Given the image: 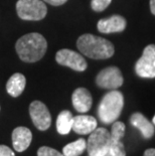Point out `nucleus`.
Returning a JSON list of instances; mask_svg holds the SVG:
<instances>
[{
    "instance_id": "obj_10",
    "label": "nucleus",
    "mask_w": 155,
    "mask_h": 156,
    "mask_svg": "<svg viewBox=\"0 0 155 156\" xmlns=\"http://www.w3.org/2000/svg\"><path fill=\"white\" fill-rule=\"evenodd\" d=\"M97 28L102 34L122 32L126 28V20L120 15H112L109 18H104L99 20Z\"/></svg>"
},
{
    "instance_id": "obj_13",
    "label": "nucleus",
    "mask_w": 155,
    "mask_h": 156,
    "mask_svg": "<svg viewBox=\"0 0 155 156\" xmlns=\"http://www.w3.org/2000/svg\"><path fill=\"white\" fill-rule=\"evenodd\" d=\"M97 128V120L93 116L89 115H78L72 118V130L77 134L88 135L92 133Z\"/></svg>"
},
{
    "instance_id": "obj_1",
    "label": "nucleus",
    "mask_w": 155,
    "mask_h": 156,
    "mask_svg": "<svg viewBox=\"0 0 155 156\" xmlns=\"http://www.w3.org/2000/svg\"><path fill=\"white\" fill-rule=\"evenodd\" d=\"M16 52L21 61L25 62H35L41 59L47 52L48 41L44 35L37 32L27 34L16 41Z\"/></svg>"
},
{
    "instance_id": "obj_4",
    "label": "nucleus",
    "mask_w": 155,
    "mask_h": 156,
    "mask_svg": "<svg viewBox=\"0 0 155 156\" xmlns=\"http://www.w3.org/2000/svg\"><path fill=\"white\" fill-rule=\"evenodd\" d=\"M16 11L23 20L37 21L45 17L48 8L41 0H18L16 3Z\"/></svg>"
},
{
    "instance_id": "obj_24",
    "label": "nucleus",
    "mask_w": 155,
    "mask_h": 156,
    "mask_svg": "<svg viewBox=\"0 0 155 156\" xmlns=\"http://www.w3.org/2000/svg\"><path fill=\"white\" fill-rule=\"evenodd\" d=\"M144 156H155V149L149 148V149H147V150H145Z\"/></svg>"
},
{
    "instance_id": "obj_18",
    "label": "nucleus",
    "mask_w": 155,
    "mask_h": 156,
    "mask_svg": "<svg viewBox=\"0 0 155 156\" xmlns=\"http://www.w3.org/2000/svg\"><path fill=\"white\" fill-rule=\"evenodd\" d=\"M109 153L112 156H126L124 144L122 143L121 140L111 139L110 146H109Z\"/></svg>"
},
{
    "instance_id": "obj_9",
    "label": "nucleus",
    "mask_w": 155,
    "mask_h": 156,
    "mask_svg": "<svg viewBox=\"0 0 155 156\" xmlns=\"http://www.w3.org/2000/svg\"><path fill=\"white\" fill-rule=\"evenodd\" d=\"M55 61L61 66L69 67L77 72H84L88 67L87 62L83 55L68 48L58 51L55 55Z\"/></svg>"
},
{
    "instance_id": "obj_2",
    "label": "nucleus",
    "mask_w": 155,
    "mask_h": 156,
    "mask_svg": "<svg viewBox=\"0 0 155 156\" xmlns=\"http://www.w3.org/2000/svg\"><path fill=\"white\" fill-rule=\"evenodd\" d=\"M78 49L93 59H106L114 55V45L110 41L93 34H83L77 41Z\"/></svg>"
},
{
    "instance_id": "obj_7",
    "label": "nucleus",
    "mask_w": 155,
    "mask_h": 156,
    "mask_svg": "<svg viewBox=\"0 0 155 156\" xmlns=\"http://www.w3.org/2000/svg\"><path fill=\"white\" fill-rule=\"evenodd\" d=\"M124 83L122 73L117 67H108L102 69L96 78L98 87L107 90H116Z\"/></svg>"
},
{
    "instance_id": "obj_16",
    "label": "nucleus",
    "mask_w": 155,
    "mask_h": 156,
    "mask_svg": "<svg viewBox=\"0 0 155 156\" xmlns=\"http://www.w3.org/2000/svg\"><path fill=\"white\" fill-rule=\"evenodd\" d=\"M72 115L69 110L62 111L57 118V130L61 135H67L71 132L72 126Z\"/></svg>"
},
{
    "instance_id": "obj_20",
    "label": "nucleus",
    "mask_w": 155,
    "mask_h": 156,
    "mask_svg": "<svg viewBox=\"0 0 155 156\" xmlns=\"http://www.w3.org/2000/svg\"><path fill=\"white\" fill-rule=\"evenodd\" d=\"M111 2H112V0H92L91 6L94 11L101 12L105 10V9L110 5Z\"/></svg>"
},
{
    "instance_id": "obj_5",
    "label": "nucleus",
    "mask_w": 155,
    "mask_h": 156,
    "mask_svg": "<svg viewBox=\"0 0 155 156\" xmlns=\"http://www.w3.org/2000/svg\"><path fill=\"white\" fill-rule=\"evenodd\" d=\"M111 134L105 128H96L90 133L87 141V150L90 156H103L109 152Z\"/></svg>"
},
{
    "instance_id": "obj_3",
    "label": "nucleus",
    "mask_w": 155,
    "mask_h": 156,
    "mask_svg": "<svg viewBox=\"0 0 155 156\" xmlns=\"http://www.w3.org/2000/svg\"><path fill=\"white\" fill-rule=\"evenodd\" d=\"M124 107V97L121 92L112 90L102 98L98 107L99 119L104 124H112L120 117Z\"/></svg>"
},
{
    "instance_id": "obj_6",
    "label": "nucleus",
    "mask_w": 155,
    "mask_h": 156,
    "mask_svg": "<svg viewBox=\"0 0 155 156\" xmlns=\"http://www.w3.org/2000/svg\"><path fill=\"white\" fill-rule=\"evenodd\" d=\"M135 72L140 78H155V44H149L144 48L142 55L135 65Z\"/></svg>"
},
{
    "instance_id": "obj_11",
    "label": "nucleus",
    "mask_w": 155,
    "mask_h": 156,
    "mask_svg": "<svg viewBox=\"0 0 155 156\" xmlns=\"http://www.w3.org/2000/svg\"><path fill=\"white\" fill-rule=\"evenodd\" d=\"M72 102L76 111L83 114V113L90 111L92 104H93V99H92L91 93L87 89L78 88L72 93Z\"/></svg>"
},
{
    "instance_id": "obj_26",
    "label": "nucleus",
    "mask_w": 155,
    "mask_h": 156,
    "mask_svg": "<svg viewBox=\"0 0 155 156\" xmlns=\"http://www.w3.org/2000/svg\"><path fill=\"white\" fill-rule=\"evenodd\" d=\"M89 156H90V155H89ZM103 156H112V155H111V154H110V153H109V152H108L107 154H105V155H103Z\"/></svg>"
},
{
    "instance_id": "obj_21",
    "label": "nucleus",
    "mask_w": 155,
    "mask_h": 156,
    "mask_svg": "<svg viewBox=\"0 0 155 156\" xmlns=\"http://www.w3.org/2000/svg\"><path fill=\"white\" fill-rule=\"evenodd\" d=\"M37 156H64V154L48 146H42L37 150Z\"/></svg>"
},
{
    "instance_id": "obj_8",
    "label": "nucleus",
    "mask_w": 155,
    "mask_h": 156,
    "mask_svg": "<svg viewBox=\"0 0 155 156\" xmlns=\"http://www.w3.org/2000/svg\"><path fill=\"white\" fill-rule=\"evenodd\" d=\"M29 115L38 130L45 131L51 125V116L48 107L41 101H33L29 105Z\"/></svg>"
},
{
    "instance_id": "obj_23",
    "label": "nucleus",
    "mask_w": 155,
    "mask_h": 156,
    "mask_svg": "<svg viewBox=\"0 0 155 156\" xmlns=\"http://www.w3.org/2000/svg\"><path fill=\"white\" fill-rule=\"evenodd\" d=\"M44 2L49 3V4H51V5H54V6H60V5L65 4V3L68 1V0H44Z\"/></svg>"
},
{
    "instance_id": "obj_19",
    "label": "nucleus",
    "mask_w": 155,
    "mask_h": 156,
    "mask_svg": "<svg viewBox=\"0 0 155 156\" xmlns=\"http://www.w3.org/2000/svg\"><path fill=\"white\" fill-rule=\"evenodd\" d=\"M110 134H111V139L121 140L125 135V124L121 121L113 122Z\"/></svg>"
},
{
    "instance_id": "obj_14",
    "label": "nucleus",
    "mask_w": 155,
    "mask_h": 156,
    "mask_svg": "<svg viewBox=\"0 0 155 156\" xmlns=\"http://www.w3.org/2000/svg\"><path fill=\"white\" fill-rule=\"evenodd\" d=\"M130 123L141 132L145 139L152 138L154 135V126L148 119L141 113H134L130 117Z\"/></svg>"
},
{
    "instance_id": "obj_22",
    "label": "nucleus",
    "mask_w": 155,
    "mask_h": 156,
    "mask_svg": "<svg viewBox=\"0 0 155 156\" xmlns=\"http://www.w3.org/2000/svg\"><path fill=\"white\" fill-rule=\"evenodd\" d=\"M0 156H15V153L8 146L0 145Z\"/></svg>"
},
{
    "instance_id": "obj_12",
    "label": "nucleus",
    "mask_w": 155,
    "mask_h": 156,
    "mask_svg": "<svg viewBox=\"0 0 155 156\" xmlns=\"http://www.w3.org/2000/svg\"><path fill=\"white\" fill-rule=\"evenodd\" d=\"M32 141V133L26 127H17L12 132V145L15 151L23 152L29 147Z\"/></svg>"
},
{
    "instance_id": "obj_17",
    "label": "nucleus",
    "mask_w": 155,
    "mask_h": 156,
    "mask_svg": "<svg viewBox=\"0 0 155 156\" xmlns=\"http://www.w3.org/2000/svg\"><path fill=\"white\" fill-rule=\"evenodd\" d=\"M87 149V141L83 138L78 139L77 141L69 143L62 148L64 156H80Z\"/></svg>"
},
{
    "instance_id": "obj_27",
    "label": "nucleus",
    "mask_w": 155,
    "mask_h": 156,
    "mask_svg": "<svg viewBox=\"0 0 155 156\" xmlns=\"http://www.w3.org/2000/svg\"><path fill=\"white\" fill-rule=\"evenodd\" d=\"M152 122H153V124L155 125V116H154V117H153V119H152Z\"/></svg>"
},
{
    "instance_id": "obj_25",
    "label": "nucleus",
    "mask_w": 155,
    "mask_h": 156,
    "mask_svg": "<svg viewBox=\"0 0 155 156\" xmlns=\"http://www.w3.org/2000/svg\"><path fill=\"white\" fill-rule=\"evenodd\" d=\"M150 10L155 15V0H150Z\"/></svg>"
},
{
    "instance_id": "obj_15",
    "label": "nucleus",
    "mask_w": 155,
    "mask_h": 156,
    "mask_svg": "<svg viewBox=\"0 0 155 156\" xmlns=\"http://www.w3.org/2000/svg\"><path fill=\"white\" fill-rule=\"evenodd\" d=\"M26 85V79L22 74L16 73L12 75L6 84V91L13 98L19 97L24 91Z\"/></svg>"
}]
</instances>
